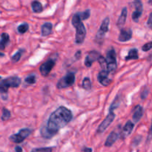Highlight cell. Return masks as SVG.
Here are the masks:
<instances>
[{
  "label": "cell",
  "instance_id": "obj_1",
  "mask_svg": "<svg viewBox=\"0 0 152 152\" xmlns=\"http://www.w3.org/2000/svg\"><path fill=\"white\" fill-rule=\"evenodd\" d=\"M72 113L66 107L61 106L50 114L47 126L40 130L43 137L50 139L53 137L61 129L65 127L72 120Z\"/></svg>",
  "mask_w": 152,
  "mask_h": 152
},
{
  "label": "cell",
  "instance_id": "obj_2",
  "mask_svg": "<svg viewBox=\"0 0 152 152\" xmlns=\"http://www.w3.org/2000/svg\"><path fill=\"white\" fill-rule=\"evenodd\" d=\"M71 22H72L73 26L77 29L75 42L77 44H82L83 41H84L85 38H86V30L83 22H82V20L80 19V16H79L77 13L74 15Z\"/></svg>",
  "mask_w": 152,
  "mask_h": 152
},
{
  "label": "cell",
  "instance_id": "obj_3",
  "mask_svg": "<svg viewBox=\"0 0 152 152\" xmlns=\"http://www.w3.org/2000/svg\"><path fill=\"white\" fill-rule=\"evenodd\" d=\"M20 78L17 77H8L7 79H4V80L0 83V94H7L9 88H17L21 84Z\"/></svg>",
  "mask_w": 152,
  "mask_h": 152
},
{
  "label": "cell",
  "instance_id": "obj_4",
  "mask_svg": "<svg viewBox=\"0 0 152 152\" xmlns=\"http://www.w3.org/2000/svg\"><path fill=\"white\" fill-rule=\"evenodd\" d=\"M117 54L113 48H111L108 51L106 55V58L105 60L107 62V69L106 71H108L109 74H114L117 70Z\"/></svg>",
  "mask_w": 152,
  "mask_h": 152
},
{
  "label": "cell",
  "instance_id": "obj_5",
  "mask_svg": "<svg viewBox=\"0 0 152 152\" xmlns=\"http://www.w3.org/2000/svg\"><path fill=\"white\" fill-rule=\"evenodd\" d=\"M75 82V75L74 73H69L66 76L62 77L58 81L56 87L59 89L65 88L69 86H71Z\"/></svg>",
  "mask_w": 152,
  "mask_h": 152
},
{
  "label": "cell",
  "instance_id": "obj_6",
  "mask_svg": "<svg viewBox=\"0 0 152 152\" xmlns=\"http://www.w3.org/2000/svg\"><path fill=\"white\" fill-rule=\"evenodd\" d=\"M31 134V130L29 129H21L17 134L11 135L10 140L15 143H21L23 142L28 136Z\"/></svg>",
  "mask_w": 152,
  "mask_h": 152
},
{
  "label": "cell",
  "instance_id": "obj_7",
  "mask_svg": "<svg viewBox=\"0 0 152 152\" xmlns=\"http://www.w3.org/2000/svg\"><path fill=\"white\" fill-rule=\"evenodd\" d=\"M109 18L106 17L103 21H102V23L101 25L100 28L98 31L97 34H96V40L97 41V42H102L104 39V37H105V34L108 31V25H109Z\"/></svg>",
  "mask_w": 152,
  "mask_h": 152
},
{
  "label": "cell",
  "instance_id": "obj_8",
  "mask_svg": "<svg viewBox=\"0 0 152 152\" xmlns=\"http://www.w3.org/2000/svg\"><path fill=\"white\" fill-rule=\"evenodd\" d=\"M55 62H56L55 59H48L47 62H45V63H43L39 68V71H40V73H41L42 75L44 76V77H46V76L48 75V74H50V71H51L52 68L54 67Z\"/></svg>",
  "mask_w": 152,
  "mask_h": 152
},
{
  "label": "cell",
  "instance_id": "obj_9",
  "mask_svg": "<svg viewBox=\"0 0 152 152\" xmlns=\"http://www.w3.org/2000/svg\"><path fill=\"white\" fill-rule=\"evenodd\" d=\"M114 118H115V114H114V112H109V114H108V116L106 117V118L102 121V123H101L100 126L98 128L97 132L99 133H102L104 131H105V129H108V126L111 124L113 121H114Z\"/></svg>",
  "mask_w": 152,
  "mask_h": 152
},
{
  "label": "cell",
  "instance_id": "obj_10",
  "mask_svg": "<svg viewBox=\"0 0 152 152\" xmlns=\"http://www.w3.org/2000/svg\"><path fill=\"white\" fill-rule=\"evenodd\" d=\"M100 56V53L99 52L96 51V50L89 52L87 56H86V59H85V65H86V67H88L89 68V67L91 66L94 62L97 60L98 58Z\"/></svg>",
  "mask_w": 152,
  "mask_h": 152
},
{
  "label": "cell",
  "instance_id": "obj_11",
  "mask_svg": "<svg viewBox=\"0 0 152 152\" xmlns=\"http://www.w3.org/2000/svg\"><path fill=\"white\" fill-rule=\"evenodd\" d=\"M135 6V11L134 12L133 14H132V19L135 22H138L139 21L140 17L141 16L142 13V9H143V7H142V3L140 1H135L134 2Z\"/></svg>",
  "mask_w": 152,
  "mask_h": 152
},
{
  "label": "cell",
  "instance_id": "obj_12",
  "mask_svg": "<svg viewBox=\"0 0 152 152\" xmlns=\"http://www.w3.org/2000/svg\"><path fill=\"white\" fill-rule=\"evenodd\" d=\"M108 75H109V73L104 70L100 71L98 74V81L103 86H108L111 84V80L108 78Z\"/></svg>",
  "mask_w": 152,
  "mask_h": 152
},
{
  "label": "cell",
  "instance_id": "obj_13",
  "mask_svg": "<svg viewBox=\"0 0 152 152\" xmlns=\"http://www.w3.org/2000/svg\"><path fill=\"white\" fill-rule=\"evenodd\" d=\"M134 127V125L132 123V121H128L126 123V124L125 125V126L123 127V131L121 132V137L122 138H126L129 135H130L132 134V131H133Z\"/></svg>",
  "mask_w": 152,
  "mask_h": 152
},
{
  "label": "cell",
  "instance_id": "obj_14",
  "mask_svg": "<svg viewBox=\"0 0 152 152\" xmlns=\"http://www.w3.org/2000/svg\"><path fill=\"white\" fill-rule=\"evenodd\" d=\"M132 37V31L131 29H122L119 36V41L127 42L130 40Z\"/></svg>",
  "mask_w": 152,
  "mask_h": 152
},
{
  "label": "cell",
  "instance_id": "obj_15",
  "mask_svg": "<svg viewBox=\"0 0 152 152\" xmlns=\"http://www.w3.org/2000/svg\"><path fill=\"white\" fill-rule=\"evenodd\" d=\"M143 115V108L141 105H137L134 110L133 120L134 123H138Z\"/></svg>",
  "mask_w": 152,
  "mask_h": 152
},
{
  "label": "cell",
  "instance_id": "obj_16",
  "mask_svg": "<svg viewBox=\"0 0 152 152\" xmlns=\"http://www.w3.org/2000/svg\"><path fill=\"white\" fill-rule=\"evenodd\" d=\"M118 138H119L118 134H117L114 132H111V133L109 134V136L108 137V138H107L106 141H105V145L106 147H111V145H112L117 140Z\"/></svg>",
  "mask_w": 152,
  "mask_h": 152
},
{
  "label": "cell",
  "instance_id": "obj_17",
  "mask_svg": "<svg viewBox=\"0 0 152 152\" xmlns=\"http://www.w3.org/2000/svg\"><path fill=\"white\" fill-rule=\"evenodd\" d=\"M127 14H128L127 7H124V8L122 10L121 15H120V18H119L118 21H117V25L119 28H121L122 27L125 25L126 21V18H127Z\"/></svg>",
  "mask_w": 152,
  "mask_h": 152
},
{
  "label": "cell",
  "instance_id": "obj_18",
  "mask_svg": "<svg viewBox=\"0 0 152 152\" xmlns=\"http://www.w3.org/2000/svg\"><path fill=\"white\" fill-rule=\"evenodd\" d=\"M52 28L53 25L50 22H46L42 26V36L47 37L52 33Z\"/></svg>",
  "mask_w": 152,
  "mask_h": 152
},
{
  "label": "cell",
  "instance_id": "obj_19",
  "mask_svg": "<svg viewBox=\"0 0 152 152\" xmlns=\"http://www.w3.org/2000/svg\"><path fill=\"white\" fill-rule=\"evenodd\" d=\"M9 42H10L9 35L6 33H3L1 35V39H0V50H4Z\"/></svg>",
  "mask_w": 152,
  "mask_h": 152
},
{
  "label": "cell",
  "instance_id": "obj_20",
  "mask_svg": "<svg viewBox=\"0 0 152 152\" xmlns=\"http://www.w3.org/2000/svg\"><path fill=\"white\" fill-rule=\"evenodd\" d=\"M139 58L138 56V50L136 48H132L129 50V54L126 56V60H131V59H137Z\"/></svg>",
  "mask_w": 152,
  "mask_h": 152
},
{
  "label": "cell",
  "instance_id": "obj_21",
  "mask_svg": "<svg viewBox=\"0 0 152 152\" xmlns=\"http://www.w3.org/2000/svg\"><path fill=\"white\" fill-rule=\"evenodd\" d=\"M31 5H32V10L34 13H40V12L42 11V4L39 1H34V2H32Z\"/></svg>",
  "mask_w": 152,
  "mask_h": 152
},
{
  "label": "cell",
  "instance_id": "obj_22",
  "mask_svg": "<svg viewBox=\"0 0 152 152\" xmlns=\"http://www.w3.org/2000/svg\"><path fill=\"white\" fill-rule=\"evenodd\" d=\"M83 87L86 90L89 91L91 88V83L88 77H85L83 81Z\"/></svg>",
  "mask_w": 152,
  "mask_h": 152
},
{
  "label": "cell",
  "instance_id": "obj_23",
  "mask_svg": "<svg viewBox=\"0 0 152 152\" xmlns=\"http://www.w3.org/2000/svg\"><path fill=\"white\" fill-rule=\"evenodd\" d=\"M28 29H29V25L27 23L21 24L17 28L18 32L20 33V34H25V33H26L28 31Z\"/></svg>",
  "mask_w": 152,
  "mask_h": 152
},
{
  "label": "cell",
  "instance_id": "obj_24",
  "mask_svg": "<svg viewBox=\"0 0 152 152\" xmlns=\"http://www.w3.org/2000/svg\"><path fill=\"white\" fill-rule=\"evenodd\" d=\"M77 14H78L79 16H80V19L83 21V20H86V19H88L89 16H90L91 15V12H90V10H86V11L84 12H79V13H77Z\"/></svg>",
  "mask_w": 152,
  "mask_h": 152
},
{
  "label": "cell",
  "instance_id": "obj_25",
  "mask_svg": "<svg viewBox=\"0 0 152 152\" xmlns=\"http://www.w3.org/2000/svg\"><path fill=\"white\" fill-rule=\"evenodd\" d=\"M120 98H119V96H117V97L115 98V99L114 100V102H113L112 104L111 105V107H110L109 108V112H113V111H114V109H116V108L120 105Z\"/></svg>",
  "mask_w": 152,
  "mask_h": 152
},
{
  "label": "cell",
  "instance_id": "obj_26",
  "mask_svg": "<svg viewBox=\"0 0 152 152\" xmlns=\"http://www.w3.org/2000/svg\"><path fill=\"white\" fill-rule=\"evenodd\" d=\"M97 61L99 62V65H101V68H102L104 71H106L107 62H106V60H105V58L104 57V56H100L99 58H98Z\"/></svg>",
  "mask_w": 152,
  "mask_h": 152
},
{
  "label": "cell",
  "instance_id": "obj_27",
  "mask_svg": "<svg viewBox=\"0 0 152 152\" xmlns=\"http://www.w3.org/2000/svg\"><path fill=\"white\" fill-rule=\"evenodd\" d=\"M22 52H23V50H22V49H20V50H18V51L16 52V53H15L13 56H12V58H11L12 61H13V62H18V61L21 59V57H22Z\"/></svg>",
  "mask_w": 152,
  "mask_h": 152
},
{
  "label": "cell",
  "instance_id": "obj_28",
  "mask_svg": "<svg viewBox=\"0 0 152 152\" xmlns=\"http://www.w3.org/2000/svg\"><path fill=\"white\" fill-rule=\"evenodd\" d=\"M10 117V112L7 108H3L2 110V116H1V120L5 121L7 120Z\"/></svg>",
  "mask_w": 152,
  "mask_h": 152
},
{
  "label": "cell",
  "instance_id": "obj_29",
  "mask_svg": "<svg viewBox=\"0 0 152 152\" xmlns=\"http://www.w3.org/2000/svg\"><path fill=\"white\" fill-rule=\"evenodd\" d=\"M25 83L29 85H33L36 83V76L35 75H30L26 77L25 80Z\"/></svg>",
  "mask_w": 152,
  "mask_h": 152
},
{
  "label": "cell",
  "instance_id": "obj_30",
  "mask_svg": "<svg viewBox=\"0 0 152 152\" xmlns=\"http://www.w3.org/2000/svg\"><path fill=\"white\" fill-rule=\"evenodd\" d=\"M31 152H52V148H34Z\"/></svg>",
  "mask_w": 152,
  "mask_h": 152
},
{
  "label": "cell",
  "instance_id": "obj_31",
  "mask_svg": "<svg viewBox=\"0 0 152 152\" xmlns=\"http://www.w3.org/2000/svg\"><path fill=\"white\" fill-rule=\"evenodd\" d=\"M151 49H152V42H149L146 43L142 48V50L143 51H148Z\"/></svg>",
  "mask_w": 152,
  "mask_h": 152
},
{
  "label": "cell",
  "instance_id": "obj_32",
  "mask_svg": "<svg viewBox=\"0 0 152 152\" xmlns=\"http://www.w3.org/2000/svg\"><path fill=\"white\" fill-rule=\"evenodd\" d=\"M147 26L149 28H151V29H152V12L150 13L149 17H148V22H147Z\"/></svg>",
  "mask_w": 152,
  "mask_h": 152
},
{
  "label": "cell",
  "instance_id": "obj_33",
  "mask_svg": "<svg viewBox=\"0 0 152 152\" xmlns=\"http://www.w3.org/2000/svg\"><path fill=\"white\" fill-rule=\"evenodd\" d=\"M148 90L147 89H145V90H143V91L141 93V97H142V99H145L146 98V96H148Z\"/></svg>",
  "mask_w": 152,
  "mask_h": 152
},
{
  "label": "cell",
  "instance_id": "obj_34",
  "mask_svg": "<svg viewBox=\"0 0 152 152\" xmlns=\"http://www.w3.org/2000/svg\"><path fill=\"white\" fill-rule=\"evenodd\" d=\"M80 56H81V51H80V50H78V51H77V53H76L75 57L77 58V59H79L80 58Z\"/></svg>",
  "mask_w": 152,
  "mask_h": 152
},
{
  "label": "cell",
  "instance_id": "obj_35",
  "mask_svg": "<svg viewBox=\"0 0 152 152\" xmlns=\"http://www.w3.org/2000/svg\"><path fill=\"white\" fill-rule=\"evenodd\" d=\"M15 151L16 152H22V148L20 146H16L15 148Z\"/></svg>",
  "mask_w": 152,
  "mask_h": 152
},
{
  "label": "cell",
  "instance_id": "obj_36",
  "mask_svg": "<svg viewBox=\"0 0 152 152\" xmlns=\"http://www.w3.org/2000/svg\"><path fill=\"white\" fill-rule=\"evenodd\" d=\"M83 151L84 152H92V149L90 148H85L83 149Z\"/></svg>",
  "mask_w": 152,
  "mask_h": 152
},
{
  "label": "cell",
  "instance_id": "obj_37",
  "mask_svg": "<svg viewBox=\"0 0 152 152\" xmlns=\"http://www.w3.org/2000/svg\"><path fill=\"white\" fill-rule=\"evenodd\" d=\"M4 56V53H1V52H0V57H2V56Z\"/></svg>",
  "mask_w": 152,
  "mask_h": 152
},
{
  "label": "cell",
  "instance_id": "obj_38",
  "mask_svg": "<svg viewBox=\"0 0 152 152\" xmlns=\"http://www.w3.org/2000/svg\"><path fill=\"white\" fill-rule=\"evenodd\" d=\"M150 134H151V135H152V125L151 127V130H150Z\"/></svg>",
  "mask_w": 152,
  "mask_h": 152
},
{
  "label": "cell",
  "instance_id": "obj_39",
  "mask_svg": "<svg viewBox=\"0 0 152 152\" xmlns=\"http://www.w3.org/2000/svg\"><path fill=\"white\" fill-rule=\"evenodd\" d=\"M148 3H149V4H152V1H148Z\"/></svg>",
  "mask_w": 152,
  "mask_h": 152
},
{
  "label": "cell",
  "instance_id": "obj_40",
  "mask_svg": "<svg viewBox=\"0 0 152 152\" xmlns=\"http://www.w3.org/2000/svg\"><path fill=\"white\" fill-rule=\"evenodd\" d=\"M0 79H1V77H0Z\"/></svg>",
  "mask_w": 152,
  "mask_h": 152
}]
</instances>
